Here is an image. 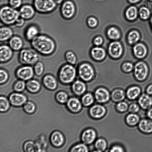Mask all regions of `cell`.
Returning a JSON list of instances; mask_svg holds the SVG:
<instances>
[{
  "label": "cell",
  "instance_id": "cell-39",
  "mask_svg": "<svg viewBox=\"0 0 152 152\" xmlns=\"http://www.w3.org/2000/svg\"><path fill=\"white\" fill-rule=\"evenodd\" d=\"M94 101L93 97L91 94H85L82 97V102L85 106H89L92 104Z\"/></svg>",
  "mask_w": 152,
  "mask_h": 152
},
{
  "label": "cell",
  "instance_id": "cell-10",
  "mask_svg": "<svg viewBox=\"0 0 152 152\" xmlns=\"http://www.w3.org/2000/svg\"><path fill=\"white\" fill-rule=\"evenodd\" d=\"M9 99L12 105L19 107L24 105L27 102V98L24 94L16 92L10 94Z\"/></svg>",
  "mask_w": 152,
  "mask_h": 152
},
{
  "label": "cell",
  "instance_id": "cell-21",
  "mask_svg": "<svg viewBox=\"0 0 152 152\" xmlns=\"http://www.w3.org/2000/svg\"><path fill=\"white\" fill-rule=\"evenodd\" d=\"M13 31L7 26H3L0 29V41L3 42L9 40L13 36Z\"/></svg>",
  "mask_w": 152,
  "mask_h": 152
},
{
  "label": "cell",
  "instance_id": "cell-52",
  "mask_svg": "<svg viewBox=\"0 0 152 152\" xmlns=\"http://www.w3.org/2000/svg\"><path fill=\"white\" fill-rule=\"evenodd\" d=\"M25 20L23 18L20 17L15 22V25L18 27H22L25 23Z\"/></svg>",
  "mask_w": 152,
  "mask_h": 152
},
{
  "label": "cell",
  "instance_id": "cell-28",
  "mask_svg": "<svg viewBox=\"0 0 152 152\" xmlns=\"http://www.w3.org/2000/svg\"><path fill=\"white\" fill-rule=\"evenodd\" d=\"M91 54L94 59L97 60H101L104 58L105 52L103 48L96 47L92 49L91 50Z\"/></svg>",
  "mask_w": 152,
  "mask_h": 152
},
{
  "label": "cell",
  "instance_id": "cell-9",
  "mask_svg": "<svg viewBox=\"0 0 152 152\" xmlns=\"http://www.w3.org/2000/svg\"><path fill=\"white\" fill-rule=\"evenodd\" d=\"M79 74L82 79L88 81L93 78L94 75V71L90 64L84 63L81 64L79 67Z\"/></svg>",
  "mask_w": 152,
  "mask_h": 152
},
{
  "label": "cell",
  "instance_id": "cell-46",
  "mask_svg": "<svg viewBox=\"0 0 152 152\" xmlns=\"http://www.w3.org/2000/svg\"><path fill=\"white\" fill-rule=\"evenodd\" d=\"M67 61L70 64H74L76 61V57L75 54L71 51L67 52L65 55Z\"/></svg>",
  "mask_w": 152,
  "mask_h": 152
},
{
  "label": "cell",
  "instance_id": "cell-38",
  "mask_svg": "<svg viewBox=\"0 0 152 152\" xmlns=\"http://www.w3.org/2000/svg\"><path fill=\"white\" fill-rule=\"evenodd\" d=\"M139 120V116L135 114H131L127 115L126 118V122L130 126H134L136 124Z\"/></svg>",
  "mask_w": 152,
  "mask_h": 152
},
{
  "label": "cell",
  "instance_id": "cell-14",
  "mask_svg": "<svg viewBox=\"0 0 152 152\" xmlns=\"http://www.w3.org/2000/svg\"><path fill=\"white\" fill-rule=\"evenodd\" d=\"M109 52L113 57L117 58L120 57L123 52V48L121 44L118 42H112L109 45Z\"/></svg>",
  "mask_w": 152,
  "mask_h": 152
},
{
  "label": "cell",
  "instance_id": "cell-29",
  "mask_svg": "<svg viewBox=\"0 0 152 152\" xmlns=\"http://www.w3.org/2000/svg\"><path fill=\"white\" fill-rule=\"evenodd\" d=\"M138 11L137 8L134 6L129 7L125 12V15L126 18L129 20H133L137 17Z\"/></svg>",
  "mask_w": 152,
  "mask_h": 152
},
{
  "label": "cell",
  "instance_id": "cell-19",
  "mask_svg": "<svg viewBox=\"0 0 152 152\" xmlns=\"http://www.w3.org/2000/svg\"><path fill=\"white\" fill-rule=\"evenodd\" d=\"M106 112V110L103 106L99 105L93 106L90 109L91 115L95 118H99L103 116Z\"/></svg>",
  "mask_w": 152,
  "mask_h": 152
},
{
  "label": "cell",
  "instance_id": "cell-6",
  "mask_svg": "<svg viewBox=\"0 0 152 152\" xmlns=\"http://www.w3.org/2000/svg\"><path fill=\"white\" fill-rule=\"evenodd\" d=\"M34 73L31 66L24 65L18 68L15 72L16 77L19 79L28 81L32 79Z\"/></svg>",
  "mask_w": 152,
  "mask_h": 152
},
{
  "label": "cell",
  "instance_id": "cell-27",
  "mask_svg": "<svg viewBox=\"0 0 152 152\" xmlns=\"http://www.w3.org/2000/svg\"><path fill=\"white\" fill-rule=\"evenodd\" d=\"M72 89L75 93L78 95H80L85 91L86 86L84 83L82 81L77 80L73 84Z\"/></svg>",
  "mask_w": 152,
  "mask_h": 152
},
{
  "label": "cell",
  "instance_id": "cell-11",
  "mask_svg": "<svg viewBox=\"0 0 152 152\" xmlns=\"http://www.w3.org/2000/svg\"><path fill=\"white\" fill-rule=\"evenodd\" d=\"M36 10L34 6L29 4L21 6L19 10L20 17L25 20H29L35 15Z\"/></svg>",
  "mask_w": 152,
  "mask_h": 152
},
{
  "label": "cell",
  "instance_id": "cell-53",
  "mask_svg": "<svg viewBox=\"0 0 152 152\" xmlns=\"http://www.w3.org/2000/svg\"><path fill=\"white\" fill-rule=\"evenodd\" d=\"M110 151L114 152H122L124 151L123 149L121 146L115 145L111 148Z\"/></svg>",
  "mask_w": 152,
  "mask_h": 152
},
{
  "label": "cell",
  "instance_id": "cell-17",
  "mask_svg": "<svg viewBox=\"0 0 152 152\" xmlns=\"http://www.w3.org/2000/svg\"><path fill=\"white\" fill-rule=\"evenodd\" d=\"M109 95L108 91L103 88H98L95 93L96 100L100 103H104L107 102L109 99Z\"/></svg>",
  "mask_w": 152,
  "mask_h": 152
},
{
  "label": "cell",
  "instance_id": "cell-34",
  "mask_svg": "<svg viewBox=\"0 0 152 152\" xmlns=\"http://www.w3.org/2000/svg\"><path fill=\"white\" fill-rule=\"evenodd\" d=\"M107 34L109 37L113 39H117L120 37V34L117 28L112 27L109 28L107 31Z\"/></svg>",
  "mask_w": 152,
  "mask_h": 152
},
{
  "label": "cell",
  "instance_id": "cell-35",
  "mask_svg": "<svg viewBox=\"0 0 152 152\" xmlns=\"http://www.w3.org/2000/svg\"><path fill=\"white\" fill-rule=\"evenodd\" d=\"M33 69L34 74L37 76H40L44 72V65L42 62L38 61L34 65Z\"/></svg>",
  "mask_w": 152,
  "mask_h": 152
},
{
  "label": "cell",
  "instance_id": "cell-30",
  "mask_svg": "<svg viewBox=\"0 0 152 152\" xmlns=\"http://www.w3.org/2000/svg\"><path fill=\"white\" fill-rule=\"evenodd\" d=\"M141 92L140 88L137 86H134L129 88L126 92L128 98L130 99L136 98L140 94Z\"/></svg>",
  "mask_w": 152,
  "mask_h": 152
},
{
  "label": "cell",
  "instance_id": "cell-18",
  "mask_svg": "<svg viewBox=\"0 0 152 152\" xmlns=\"http://www.w3.org/2000/svg\"><path fill=\"white\" fill-rule=\"evenodd\" d=\"M39 30L38 27L34 25L28 26L25 32V37L26 39L31 41L39 35Z\"/></svg>",
  "mask_w": 152,
  "mask_h": 152
},
{
  "label": "cell",
  "instance_id": "cell-26",
  "mask_svg": "<svg viewBox=\"0 0 152 152\" xmlns=\"http://www.w3.org/2000/svg\"><path fill=\"white\" fill-rule=\"evenodd\" d=\"M140 130L145 133L152 132V121L147 119H143L141 121L139 124Z\"/></svg>",
  "mask_w": 152,
  "mask_h": 152
},
{
  "label": "cell",
  "instance_id": "cell-42",
  "mask_svg": "<svg viewBox=\"0 0 152 152\" xmlns=\"http://www.w3.org/2000/svg\"><path fill=\"white\" fill-rule=\"evenodd\" d=\"M139 13L140 18L143 20L148 19L150 15V12L149 9L144 7L140 8Z\"/></svg>",
  "mask_w": 152,
  "mask_h": 152
},
{
  "label": "cell",
  "instance_id": "cell-2",
  "mask_svg": "<svg viewBox=\"0 0 152 152\" xmlns=\"http://www.w3.org/2000/svg\"><path fill=\"white\" fill-rule=\"evenodd\" d=\"M20 17L19 11L9 5L3 6L0 8L1 20L2 23L6 25L15 24Z\"/></svg>",
  "mask_w": 152,
  "mask_h": 152
},
{
  "label": "cell",
  "instance_id": "cell-13",
  "mask_svg": "<svg viewBox=\"0 0 152 152\" xmlns=\"http://www.w3.org/2000/svg\"><path fill=\"white\" fill-rule=\"evenodd\" d=\"M42 83L45 87L50 90H54L57 88L58 82L57 79L53 75L47 74L42 78Z\"/></svg>",
  "mask_w": 152,
  "mask_h": 152
},
{
  "label": "cell",
  "instance_id": "cell-43",
  "mask_svg": "<svg viewBox=\"0 0 152 152\" xmlns=\"http://www.w3.org/2000/svg\"><path fill=\"white\" fill-rule=\"evenodd\" d=\"M24 149L26 152H34L36 151V144L32 141L26 142L24 145Z\"/></svg>",
  "mask_w": 152,
  "mask_h": 152
},
{
  "label": "cell",
  "instance_id": "cell-12",
  "mask_svg": "<svg viewBox=\"0 0 152 152\" xmlns=\"http://www.w3.org/2000/svg\"><path fill=\"white\" fill-rule=\"evenodd\" d=\"M0 60L1 63H5L10 61L13 55V50L9 45H1Z\"/></svg>",
  "mask_w": 152,
  "mask_h": 152
},
{
  "label": "cell",
  "instance_id": "cell-31",
  "mask_svg": "<svg viewBox=\"0 0 152 152\" xmlns=\"http://www.w3.org/2000/svg\"><path fill=\"white\" fill-rule=\"evenodd\" d=\"M140 38L139 33L137 31L133 30L130 31L128 36V41L130 44L136 43Z\"/></svg>",
  "mask_w": 152,
  "mask_h": 152
},
{
  "label": "cell",
  "instance_id": "cell-40",
  "mask_svg": "<svg viewBox=\"0 0 152 152\" xmlns=\"http://www.w3.org/2000/svg\"><path fill=\"white\" fill-rule=\"evenodd\" d=\"M95 146L98 151L101 152L104 151L107 147V143L104 139H99L96 142Z\"/></svg>",
  "mask_w": 152,
  "mask_h": 152
},
{
  "label": "cell",
  "instance_id": "cell-36",
  "mask_svg": "<svg viewBox=\"0 0 152 152\" xmlns=\"http://www.w3.org/2000/svg\"><path fill=\"white\" fill-rule=\"evenodd\" d=\"M13 88L15 91L21 92L26 88V83L25 81L19 79L15 83Z\"/></svg>",
  "mask_w": 152,
  "mask_h": 152
},
{
  "label": "cell",
  "instance_id": "cell-60",
  "mask_svg": "<svg viewBox=\"0 0 152 152\" xmlns=\"http://www.w3.org/2000/svg\"><path fill=\"white\" fill-rule=\"evenodd\" d=\"M151 0V1H152V0Z\"/></svg>",
  "mask_w": 152,
  "mask_h": 152
},
{
  "label": "cell",
  "instance_id": "cell-56",
  "mask_svg": "<svg viewBox=\"0 0 152 152\" xmlns=\"http://www.w3.org/2000/svg\"><path fill=\"white\" fill-rule=\"evenodd\" d=\"M147 115L148 117L152 119V108H151L148 110Z\"/></svg>",
  "mask_w": 152,
  "mask_h": 152
},
{
  "label": "cell",
  "instance_id": "cell-23",
  "mask_svg": "<svg viewBox=\"0 0 152 152\" xmlns=\"http://www.w3.org/2000/svg\"><path fill=\"white\" fill-rule=\"evenodd\" d=\"M41 85L39 82L35 79H31L26 83V88L30 92L35 93L40 90Z\"/></svg>",
  "mask_w": 152,
  "mask_h": 152
},
{
  "label": "cell",
  "instance_id": "cell-47",
  "mask_svg": "<svg viewBox=\"0 0 152 152\" xmlns=\"http://www.w3.org/2000/svg\"><path fill=\"white\" fill-rule=\"evenodd\" d=\"M22 3V0H9V5L16 9L20 7Z\"/></svg>",
  "mask_w": 152,
  "mask_h": 152
},
{
  "label": "cell",
  "instance_id": "cell-41",
  "mask_svg": "<svg viewBox=\"0 0 152 152\" xmlns=\"http://www.w3.org/2000/svg\"><path fill=\"white\" fill-rule=\"evenodd\" d=\"M56 99L58 102L61 103H64L67 100L68 95L64 92L60 91L56 94Z\"/></svg>",
  "mask_w": 152,
  "mask_h": 152
},
{
  "label": "cell",
  "instance_id": "cell-54",
  "mask_svg": "<svg viewBox=\"0 0 152 152\" xmlns=\"http://www.w3.org/2000/svg\"><path fill=\"white\" fill-rule=\"evenodd\" d=\"M102 42L103 39L102 38L100 37H96L95 39L94 40V44L96 45H101L102 43Z\"/></svg>",
  "mask_w": 152,
  "mask_h": 152
},
{
  "label": "cell",
  "instance_id": "cell-33",
  "mask_svg": "<svg viewBox=\"0 0 152 152\" xmlns=\"http://www.w3.org/2000/svg\"><path fill=\"white\" fill-rule=\"evenodd\" d=\"M125 96L124 92L121 89H117L114 91L112 94L113 100L116 102L122 100L124 99Z\"/></svg>",
  "mask_w": 152,
  "mask_h": 152
},
{
  "label": "cell",
  "instance_id": "cell-50",
  "mask_svg": "<svg viewBox=\"0 0 152 152\" xmlns=\"http://www.w3.org/2000/svg\"><path fill=\"white\" fill-rule=\"evenodd\" d=\"M123 70L125 72H129L131 71L133 69V64L130 62H126L123 65Z\"/></svg>",
  "mask_w": 152,
  "mask_h": 152
},
{
  "label": "cell",
  "instance_id": "cell-16",
  "mask_svg": "<svg viewBox=\"0 0 152 152\" xmlns=\"http://www.w3.org/2000/svg\"><path fill=\"white\" fill-rule=\"evenodd\" d=\"M50 141L52 145L56 147L62 145L64 142V138L62 134L58 131H55L51 134Z\"/></svg>",
  "mask_w": 152,
  "mask_h": 152
},
{
  "label": "cell",
  "instance_id": "cell-51",
  "mask_svg": "<svg viewBox=\"0 0 152 152\" xmlns=\"http://www.w3.org/2000/svg\"><path fill=\"white\" fill-rule=\"evenodd\" d=\"M139 107L138 105L136 104H131L129 107V111L132 113H135L138 112Z\"/></svg>",
  "mask_w": 152,
  "mask_h": 152
},
{
  "label": "cell",
  "instance_id": "cell-44",
  "mask_svg": "<svg viewBox=\"0 0 152 152\" xmlns=\"http://www.w3.org/2000/svg\"><path fill=\"white\" fill-rule=\"evenodd\" d=\"M88 149L87 146L83 144H79L76 145L72 148L71 151L87 152Z\"/></svg>",
  "mask_w": 152,
  "mask_h": 152
},
{
  "label": "cell",
  "instance_id": "cell-1",
  "mask_svg": "<svg viewBox=\"0 0 152 152\" xmlns=\"http://www.w3.org/2000/svg\"><path fill=\"white\" fill-rule=\"evenodd\" d=\"M31 46L38 53L44 56L52 54L56 48L54 40L45 35H38L31 41Z\"/></svg>",
  "mask_w": 152,
  "mask_h": 152
},
{
  "label": "cell",
  "instance_id": "cell-22",
  "mask_svg": "<svg viewBox=\"0 0 152 152\" xmlns=\"http://www.w3.org/2000/svg\"><path fill=\"white\" fill-rule=\"evenodd\" d=\"M96 137L95 131L92 129H88L84 131L82 135L83 142L86 144L92 143L95 140Z\"/></svg>",
  "mask_w": 152,
  "mask_h": 152
},
{
  "label": "cell",
  "instance_id": "cell-3",
  "mask_svg": "<svg viewBox=\"0 0 152 152\" xmlns=\"http://www.w3.org/2000/svg\"><path fill=\"white\" fill-rule=\"evenodd\" d=\"M38 53L33 49H22L19 54V61L23 65H34L39 60V57Z\"/></svg>",
  "mask_w": 152,
  "mask_h": 152
},
{
  "label": "cell",
  "instance_id": "cell-20",
  "mask_svg": "<svg viewBox=\"0 0 152 152\" xmlns=\"http://www.w3.org/2000/svg\"><path fill=\"white\" fill-rule=\"evenodd\" d=\"M133 51L135 56L139 58L144 57L147 52L146 47L142 43H138L134 45Z\"/></svg>",
  "mask_w": 152,
  "mask_h": 152
},
{
  "label": "cell",
  "instance_id": "cell-55",
  "mask_svg": "<svg viewBox=\"0 0 152 152\" xmlns=\"http://www.w3.org/2000/svg\"><path fill=\"white\" fill-rule=\"evenodd\" d=\"M146 91L149 94H152V85H151L148 87Z\"/></svg>",
  "mask_w": 152,
  "mask_h": 152
},
{
  "label": "cell",
  "instance_id": "cell-32",
  "mask_svg": "<svg viewBox=\"0 0 152 152\" xmlns=\"http://www.w3.org/2000/svg\"><path fill=\"white\" fill-rule=\"evenodd\" d=\"M10 102L9 99L4 96L0 98V110L1 112H5L10 108Z\"/></svg>",
  "mask_w": 152,
  "mask_h": 152
},
{
  "label": "cell",
  "instance_id": "cell-59",
  "mask_svg": "<svg viewBox=\"0 0 152 152\" xmlns=\"http://www.w3.org/2000/svg\"><path fill=\"white\" fill-rule=\"evenodd\" d=\"M151 26H152V17L151 19Z\"/></svg>",
  "mask_w": 152,
  "mask_h": 152
},
{
  "label": "cell",
  "instance_id": "cell-45",
  "mask_svg": "<svg viewBox=\"0 0 152 152\" xmlns=\"http://www.w3.org/2000/svg\"><path fill=\"white\" fill-rule=\"evenodd\" d=\"M9 75L7 71L4 69H1L0 70V83L2 84L8 80Z\"/></svg>",
  "mask_w": 152,
  "mask_h": 152
},
{
  "label": "cell",
  "instance_id": "cell-25",
  "mask_svg": "<svg viewBox=\"0 0 152 152\" xmlns=\"http://www.w3.org/2000/svg\"><path fill=\"white\" fill-rule=\"evenodd\" d=\"M138 102L142 108L147 109L150 108L152 105V99L148 95L143 94L139 98Z\"/></svg>",
  "mask_w": 152,
  "mask_h": 152
},
{
  "label": "cell",
  "instance_id": "cell-5",
  "mask_svg": "<svg viewBox=\"0 0 152 152\" xmlns=\"http://www.w3.org/2000/svg\"><path fill=\"white\" fill-rule=\"evenodd\" d=\"M57 4L54 0H34L33 6L36 11L47 13L53 11L56 8Z\"/></svg>",
  "mask_w": 152,
  "mask_h": 152
},
{
  "label": "cell",
  "instance_id": "cell-48",
  "mask_svg": "<svg viewBox=\"0 0 152 152\" xmlns=\"http://www.w3.org/2000/svg\"><path fill=\"white\" fill-rule=\"evenodd\" d=\"M98 23L97 19L94 17H90L87 19V23L91 27L94 28L96 27Z\"/></svg>",
  "mask_w": 152,
  "mask_h": 152
},
{
  "label": "cell",
  "instance_id": "cell-49",
  "mask_svg": "<svg viewBox=\"0 0 152 152\" xmlns=\"http://www.w3.org/2000/svg\"><path fill=\"white\" fill-rule=\"evenodd\" d=\"M128 107V104L124 102H121L119 103L116 106L117 110L120 112H123L126 111Z\"/></svg>",
  "mask_w": 152,
  "mask_h": 152
},
{
  "label": "cell",
  "instance_id": "cell-57",
  "mask_svg": "<svg viewBox=\"0 0 152 152\" xmlns=\"http://www.w3.org/2000/svg\"><path fill=\"white\" fill-rule=\"evenodd\" d=\"M57 4L62 3L64 0H54Z\"/></svg>",
  "mask_w": 152,
  "mask_h": 152
},
{
  "label": "cell",
  "instance_id": "cell-37",
  "mask_svg": "<svg viewBox=\"0 0 152 152\" xmlns=\"http://www.w3.org/2000/svg\"><path fill=\"white\" fill-rule=\"evenodd\" d=\"M24 110L28 114L33 113L35 111L36 107L35 104L32 102L27 101L23 105Z\"/></svg>",
  "mask_w": 152,
  "mask_h": 152
},
{
  "label": "cell",
  "instance_id": "cell-15",
  "mask_svg": "<svg viewBox=\"0 0 152 152\" xmlns=\"http://www.w3.org/2000/svg\"><path fill=\"white\" fill-rule=\"evenodd\" d=\"M23 44V41L22 38L18 36H13L9 40V45L14 51L21 50Z\"/></svg>",
  "mask_w": 152,
  "mask_h": 152
},
{
  "label": "cell",
  "instance_id": "cell-7",
  "mask_svg": "<svg viewBox=\"0 0 152 152\" xmlns=\"http://www.w3.org/2000/svg\"><path fill=\"white\" fill-rule=\"evenodd\" d=\"M75 7L74 2L70 0L64 1L62 4L61 8V13L65 19L71 18L75 12Z\"/></svg>",
  "mask_w": 152,
  "mask_h": 152
},
{
  "label": "cell",
  "instance_id": "cell-8",
  "mask_svg": "<svg viewBox=\"0 0 152 152\" xmlns=\"http://www.w3.org/2000/svg\"><path fill=\"white\" fill-rule=\"evenodd\" d=\"M148 66L144 62H139L135 65L134 68V75L138 80H144L148 75Z\"/></svg>",
  "mask_w": 152,
  "mask_h": 152
},
{
  "label": "cell",
  "instance_id": "cell-4",
  "mask_svg": "<svg viewBox=\"0 0 152 152\" xmlns=\"http://www.w3.org/2000/svg\"><path fill=\"white\" fill-rule=\"evenodd\" d=\"M76 75V71L75 68L70 64H67L62 66L60 69L58 77L61 83L67 84L73 81Z\"/></svg>",
  "mask_w": 152,
  "mask_h": 152
},
{
  "label": "cell",
  "instance_id": "cell-24",
  "mask_svg": "<svg viewBox=\"0 0 152 152\" xmlns=\"http://www.w3.org/2000/svg\"><path fill=\"white\" fill-rule=\"evenodd\" d=\"M67 106L72 112H77L79 111L81 108V103L77 98H72L67 101Z\"/></svg>",
  "mask_w": 152,
  "mask_h": 152
},
{
  "label": "cell",
  "instance_id": "cell-58",
  "mask_svg": "<svg viewBox=\"0 0 152 152\" xmlns=\"http://www.w3.org/2000/svg\"><path fill=\"white\" fill-rule=\"evenodd\" d=\"M140 0H128L129 1L132 3H135L138 2Z\"/></svg>",
  "mask_w": 152,
  "mask_h": 152
}]
</instances>
